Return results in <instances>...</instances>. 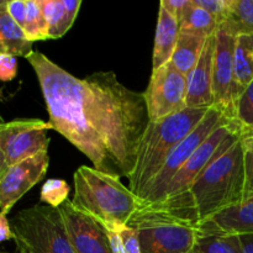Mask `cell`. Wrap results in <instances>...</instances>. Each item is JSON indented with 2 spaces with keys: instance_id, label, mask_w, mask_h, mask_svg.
Here are the masks:
<instances>
[{
  "instance_id": "obj_1",
  "label": "cell",
  "mask_w": 253,
  "mask_h": 253,
  "mask_svg": "<svg viewBox=\"0 0 253 253\" xmlns=\"http://www.w3.org/2000/svg\"><path fill=\"white\" fill-rule=\"evenodd\" d=\"M26 59L36 73L52 130L93 168L128 178L150 123L143 93L124 85L114 72L78 78L41 52L32 51Z\"/></svg>"
},
{
  "instance_id": "obj_2",
  "label": "cell",
  "mask_w": 253,
  "mask_h": 253,
  "mask_svg": "<svg viewBox=\"0 0 253 253\" xmlns=\"http://www.w3.org/2000/svg\"><path fill=\"white\" fill-rule=\"evenodd\" d=\"M245 147L240 140L205 168L187 194L157 205L187 215L200 224L241 203L245 195Z\"/></svg>"
},
{
  "instance_id": "obj_3",
  "label": "cell",
  "mask_w": 253,
  "mask_h": 253,
  "mask_svg": "<svg viewBox=\"0 0 253 253\" xmlns=\"http://www.w3.org/2000/svg\"><path fill=\"white\" fill-rule=\"evenodd\" d=\"M73 182V207L106 229L126 226L141 207L140 199L121 183V178L95 168L81 166L74 173Z\"/></svg>"
},
{
  "instance_id": "obj_4",
  "label": "cell",
  "mask_w": 253,
  "mask_h": 253,
  "mask_svg": "<svg viewBox=\"0 0 253 253\" xmlns=\"http://www.w3.org/2000/svg\"><path fill=\"white\" fill-rule=\"evenodd\" d=\"M208 110L187 108L174 115L148 123L138 146L135 168L128 175V188L136 197H140L163 167L173 148L194 130Z\"/></svg>"
},
{
  "instance_id": "obj_5",
  "label": "cell",
  "mask_w": 253,
  "mask_h": 253,
  "mask_svg": "<svg viewBox=\"0 0 253 253\" xmlns=\"http://www.w3.org/2000/svg\"><path fill=\"white\" fill-rule=\"evenodd\" d=\"M127 226L137 232L141 253H192L199 224L162 205H141Z\"/></svg>"
},
{
  "instance_id": "obj_6",
  "label": "cell",
  "mask_w": 253,
  "mask_h": 253,
  "mask_svg": "<svg viewBox=\"0 0 253 253\" xmlns=\"http://www.w3.org/2000/svg\"><path fill=\"white\" fill-rule=\"evenodd\" d=\"M15 244L29 253H76L58 208L35 205L17 212L10 221Z\"/></svg>"
},
{
  "instance_id": "obj_7",
  "label": "cell",
  "mask_w": 253,
  "mask_h": 253,
  "mask_svg": "<svg viewBox=\"0 0 253 253\" xmlns=\"http://www.w3.org/2000/svg\"><path fill=\"white\" fill-rule=\"evenodd\" d=\"M231 121L235 120L230 119L220 108L217 106L210 108L203 120L195 126L194 130L173 148L157 175L146 185L138 197L141 205L158 204L162 199V194L167 185L182 168V166L192 157L193 153L216 128Z\"/></svg>"
},
{
  "instance_id": "obj_8",
  "label": "cell",
  "mask_w": 253,
  "mask_h": 253,
  "mask_svg": "<svg viewBox=\"0 0 253 253\" xmlns=\"http://www.w3.org/2000/svg\"><path fill=\"white\" fill-rule=\"evenodd\" d=\"M240 140L241 128L236 121H231L216 128L178 170L163 192L162 199L158 204L187 194L193 183L204 172L205 168L209 167L215 160L224 155Z\"/></svg>"
},
{
  "instance_id": "obj_9",
  "label": "cell",
  "mask_w": 253,
  "mask_h": 253,
  "mask_svg": "<svg viewBox=\"0 0 253 253\" xmlns=\"http://www.w3.org/2000/svg\"><path fill=\"white\" fill-rule=\"evenodd\" d=\"M150 121L168 118L187 109V77L172 62L152 69L150 83L143 93Z\"/></svg>"
},
{
  "instance_id": "obj_10",
  "label": "cell",
  "mask_w": 253,
  "mask_h": 253,
  "mask_svg": "<svg viewBox=\"0 0 253 253\" xmlns=\"http://www.w3.org/2000/svg\"><path fill=\"white\" fill-rule=\"evenodd\" d=\"M51 128V124L40 119L12 120L0 126V148L6 167L48 151L47 132Z\"/></svg>"
},
{
  "instance_id": "obj_11",
  "label": "cell",
  "mask_w": 253,
  "mask_h": 253,
  "mask_svg": "<svg viewBox=\"0 0 253 253\" xmlns=\"http://www.w3.org/2000/svg\"><path fill=\"white\" fill-rule=\"evenodd\" d=\"M236 36L224 25L215 34V49L212 58V93L215 106L221 109L235 120V105L240 93L235 82L234 53Z\"/></svg>"
},
{
  "instance_id": "obj_12",
  "label": "cell",
  "mask_w": 253,
  "mask_h": 253,
  "mask_svg": "<svg viewBox=\"0 0 253 253\" xmlns=\"http://www.w3.org/2000/svg\"><path fill=\"white\" fill-rule=\"evenodd\" d=\"M48 151H43L6 168L0 177V212L7 215L14 205L46 174Z\"/></svg>"
},
{
  "instance_id": "obj_13",
  "label": "cell",
  "mask_w": 253,
  "mask_h": 253,
  "mask_svg": "<svg viewBox=\"0 0 253 253\" xmlns=\"http://www.w3.org/2000/svg\"><path fill=\"white\" fill-rule=\"evenodd\" d=\"M63 216L69 241L76 253H113L108 230L89 215L79 211L71 200L58 208Z\"/></svg>"
},
{
  "instance_id": "obj_14",
  "label": "cell",
  "mask_w": 253,
  "mask_h": 253,
  "mask_svg": "<svg viewBox=\"0 0 253 253\" xmlns=\"http://www.w3.org/2000/svg\"><path fill=\"white\" fill-rule=\"evenodd\" d=\"M215 35L207 40L199 61L187 76V99L189 109H210L215 106L212 93V58Z\"/></svg>"
},
{
  "instance_id": "obj_15",
  "label": "cell",
  "mask_w": 253,
  "mask_h": 253,
  "mask_svg": "<svg viewBox=\"0 0 253 253\" xmlns=\"http://www.w3.org/2000/svg\"><path fill=\"white\" fill-rule=\"evenodd\" d=\"M179 34V21L160 5L153 46L152 69L160 68L163 64L170 62Z\"/></svg>"
},
{
  "instance_id": "obj_16",
  "label": "cell",
  "mask_w": 253,
  "mask_h": 253,
  "mask_svg": "<svg viewBox=\"0 0 253 253\" xmlns=\"http://www.w3.org/2000/svg\"><path fill=\"white\" fill-rule=\"evenodd\" d=\"M42 14L48 27V40L61 39L78 16L81 0H40Z\"/></svg>"
},
{
  "instance_id": "obj_17",
  "label": "cell",
  "mask_w": 253,
  "mask_h": 253,
  "mask_svg": "<svg viewBox=\"0 0 253 253\" xmlns=\"http://www.w3.org/2000/svg\"><path fill=\"white\" fill-rule=\"evenodd\" d=\"M192 253H242L239 235L221 231L211 220L199 224Z\"/></svg>"
},
{
  "instance_id": "obj_18",
  "label": "cell",
  "mask_w": 253,
  "mask_h": 253,
  "mask_svg": "<svg viewBox=\"0 0 253 253\" xmlns=\"http://www.w3.org/2000/svg\"><path fill=\"white\" fill-rule=\"evenodd\" d=\"M32 51V42L27 40L22 27L10 16L6 9V1L0 0V53L26 58Z\"/></svg>"
},
{
  "instance_id": "obj_19",
  "label": "cell",
  "mask_w": 253,
  "mask_h": 253,
  "mask_svg": "<svg viewBox=\"0 0 253 253\" xmlns=\"http://www.w3.org/2000/svg\"><path fill=\"white\" fill-rule=\"evenodd\" d=\"M209 220L226 234H253V197L222 210Z\"/></svg>"
},
{
  "instance_id": "obj_20",
  "label": "cell",
  "mask_w": 253,
  "mask_h": 253,
  "mask_svg": "<svg viewBox=\"0 0 253 253\" xmlns=\"http://www.w3.org/2000/svg\"><path fill=\"white\" fill-rule=\"evenodd\" d=\"M207 40L205 37L197 36V35L183 34V32L179 34L170 62L185 77L192 72L199 61Z\"/></svg>"
},
{
  "instance_id": "obj_21",
  "label": "cell",
  "mask_w": 253,
  "mask_h": 253,
  "mask_svg": "<svg viewBox=\"0 0 253 253\" xmlns=\"http://www.w3.org/2000/svg\"><path fill=\"white\" fill-rule=\"evenodd\" d=\"M179 29L183 34H192L209 39L216 34L219 25L207 10L198 6L193 0H190L179 20Z\"/></svg>"
},
{
  "instance_id": "obj_22",
  "label": "cell",
  "mask_w": 253,
  "mask_h": 253,
  "mask_svg": "<svg viewBox=\"0 0 253 253\" xmlns=\"http://www.w3.org/2000/svg\"><path fill=\"white\" fill-rule=\"evenodd\" d=\"M235 82L239 93L253 81V35L236 37L234 53Z\"/></svg>"
},
{
  "instance_id": "obj_23",
  "label": "cell",
  "mask_w": 253,
  "mask_h": 253,
  "mask_svg": "<svg viewBox=\"0 0 253 253\" xmlns=\"http://www.w3.org/2000/svg\"><path fill=\"white\" fill-rule=\"evenodd\" d=\"M225 27L235 36L253 35V0H231Z\"/></svg>"
},
{
  "instance_id": "obj_24",
  "label": "cell",
  "mask_w": 253,
  "mask_h": 253,
  "mask_svg": "<svg viewBox=\"0 0 253 253\" xmlns=\"http://www.w3.org/2000/svg\"><path fill=\"white\" fill-rule=\"evenodd\" d=\"M24 32L27 40L32 43L35 41L48 40V27L42 14L40 0H26V21Z\"/></svg>"
},
{
  "instance_id": "obj_25",
  "label": "cell",
  "mask_w": 253,
  "mask_h": 253,
  "mask_svg": "<svg viewBox=\"0 0 253 253\" xmlns=\"http://www.w3.org/2000/svg\"><path fill=\"white\" fill-rule=\"evenodd\" d=\"M235 121L241 128V137L253 135V81L237 98Z\"/></svg>"
},
{
  "instance_id": "obj_26",
  "label": "cell",
  "mask_w": 253,
  "mask_h": 253,
  "mask_svg": "<svg viewBox=\"0 0 253 253\" xmlns=\"http://www.w3.org/2000/svg\"><path fill=\"white\" fill-rule=\"evenodd\" d=\"M69 185L63 179H47L42 185L40 193V200L52 208H59L64 202L68 200Z\"/></svg>"
},
{
  "instance_id": "obj_27",
  "label": "cell",
  "mask_w": 253,
  "mask_h": 253,
  "mask_svg": "<svg viewBox=\"0 0 253 253\" xmlns=\"http://www.w3.org/2000/svg\"><path fill=\"white\" fill-rule=\"evenodd\" d=\"M198 6L207 10L215 20L217 25H222L229 16L231 0H193Z\"/></svg>"
},
{
  "instance_id": "obj_28",
  "label": "cell",
  "mask_w": 253,
  "mask_h": 253,
  "mask_svg": "<svg viewBox=\"0 0 253 253\" xmlns=\"http://www.w3.org/2000/svg\"><path fill=\"white\" fill-rule=\"evenodd\" d=\"M17 74L16 57L9 53H0V81L11 82Z\"/></svg>"
},
{
  "instance_id": "obj_29",
  "label": "cell",
  "mask_w": 253,
  "mask_h": 253,
  "mask_svg": "<svg viewBox=\"0 0 253 253\" xmlns=\"http://www.w3.org/2000/svg\"><path fill=\"white\" fill-rule=\"evenodd\" d=\"M6 9L15 22L24 30L26 21V0H10L6 1Z\"/></svg>"
},
{
  "instance_id": "obj_30",
  "label": "cell",
  "mask_w": 253,
  "mask_h": 253,
  "mask_svg": "<svg viewBox=\"0 0 253 253\" xmlns=\"http://www.w3.org/2000/svg\"><path fill=\"white\" fill-rule=\"evenodd\" d=\"M245 172H246V183H245L244 200L253 197V150L245 148Z\"/></svg>"
},
{
  "instance_id": "obj_31",
  "label": "cell",
  "mask_w": 253,
  "mask_h": 253,
  "mask_svg": "<svg viewBox=\"0 0 253 253\" xmlns=\"http://www.w3.org/2000/svg\"><path fill=\"white\" fill-rule=\"evenodd\" d=\"M189 2L190 0H162L160 5L165 7L170 15H173L179 21L184 10L189 5Z\"/></svg>"
},
{
  "instance_id": "obj_32",
  "label": "cell",
  "mask_w": 253,
  "mask_h": 253,
  "mask_svg": "<svg viewBox=\"0 0 253 253\" xmlns=\"http://www.w3.org/2000/svg\"><path fill=\"white\" fill-rule=\"evenodd\" d=\"M15 236L12 234L11 226H10V221L7 220L6 215L0 212V242L10 241L14 240Z\"/></svg>"
},
{
  "instance_id": "obj_33",
  "label": "cell",
  "mask_w": 253,
  "mask_h": 253,
  "mask_svg": "<svg viewBox=\"0 0 253 253\" xmlns=\"http://www.w3.org/2000/svg\"><path fill=\"white\" fill-rule=\"evenodd\" d=\"M242 253H253V234L239 235Z\"/></svg>"
},
{
  "instance_id": "obj_34",
  "label": "cell",
  "mask_w": 253,
  "mask_h": 253,
  "mask_svg": "<svg viewBox=\"0 0 253 253\" xmlns=\"http://www.w3.org/2000/svg\"><path fill=\"white\" fill-rule=\"evenodd\" d=\"M242 143H244V147L246 150H253V135L245 136V137H241Z\"/></svg>"
},
{
  "instance_id": "obj_35",
  "label": "cell",
  "mask_w": 253,
  "mask_h": 253,
  "mask_svg": "<svg viewBox=\"0 0 253 253\" xmlns=\"http://www.w3.org/2000/svg\"><path fill=\"white\" fill-rule=\"evenodd\" d=\"M1 126V125H0ZM6 163H5V158H4V155H2L1 152V148H0V177L2 175V173L6 170Z\"/></svg>"
},
{
  "instance_id": "obj_36",
  "label": "cell",
  "mask_w": 253,
  "mask_h": 253,
  "mask_svg": "<svg viewBox=\"0 0 253 253\" xmlns=\"http://www.w3.org/2000/svg\"><path fill=\"white\" fill-rule=\"evenodd\" d=\"M15 253H29V252H27L26 250L21 246V245L16 244V251H15Z\"/></svg>"
},
{
  "instance_id": "obj_37",
  "label": "cell",
  "mask_w": 253,
  "mask_h": 253,
  "mask_svg": "<svg viewBox=\"0 0 253 253\" xmlns=\"http://www.w3.org/2000/svg\"><path fill=\"white\" fill-rule=\"evenodd\" d=\"M5 124V121H4V119H2V116L0 115V125H4Z\"/></svg>"
},
{
  "instance_id": "obj_38",
  "label": "cell",
  "mask_w": 253,
  "mask_h": 253,
  "mask_svg": "<svg viewBox=\"0 0 253 253\" xmlns=\"http://www.w3.org/2000/svg\"><path fill=\"white\" fill-rule=\"evenodd\" d=\"M0 253H7V252H5V251H0Z\"/></svg>"
}]
</instances>
